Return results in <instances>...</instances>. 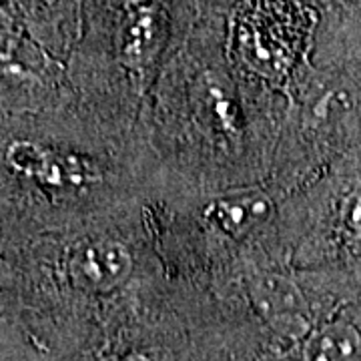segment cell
<instances>
[{
    "label": "cell",
    "instance_id": "obj_1",
    "mask_svg": "<svg viewBox=\"0 0 361 361\" xmlns=\"http://www.w3.org/2000/svg\"><path fill=\"white\" fill-rule=\"evenodd\" d=\"M133 259L127 247L109 237H85L61 257L59 281L77 297H103L129 279Z\"/></svg>",
    "mask_w": 361,
    "mask_h": 361
},
{
    "label": "cell",
    "instance_id": "obj_2",
    "mask_svg": "<svg viewBox=\"0 0 361 361\" xmlns=\"http://www.w3.org/2000/svg\"><path fill=\"white\" fill-rule=\"evenodd\" d=\"M271 209V199L263 191H235L215 199L207 209V219L223 233L239 237L261 227Z\"/></svg>",
    "mask_w": 361,
    "mask_h": 361
},
{
    "label": "cell",
    "instance_id": "obj_3",
    "mask_svg": "<svg viewBox=\"0 0 361 361\" xmlns=\"http://www.w3.org/2000/svg\"><path fill=\"white\" fill-rule=\"evenodd\" d=\"M163 16L151 0H130L123 18L121 47L130 63H145L151 59L161 44Z\"/></svg>",
    "mask_w": 361,
    "mask_h": 361
},
{
    "label": "cell",
    "instance_id": "obj_4",
    "mask_svg": "<svg viewBox=\"0 0 361 361\" xmlns=\"http://www.w3.org/2000/svg\"><path fill=\"white\" fill-rule=\"evenodd\" d=\"M357 351V336L349 325H331L311 337L305 361H351Z\"/></svg>",
    "mask_w": 361,
    "mask_h": 361
},
{
    "label": "cell",
    "instance_id": "obj_5",
    "mask_svg": "<svg viewBox=\"0 0 361 361\" xmlns=\"http://www.w3.org/2000/svg\"><path fill=\"white\" fill-rule=\"evenodd\" d=\"M0 8H2V0H0Z\"/></svg>",
    "mask_w": 361,
    "mask_h": 361
}]
</instances>
